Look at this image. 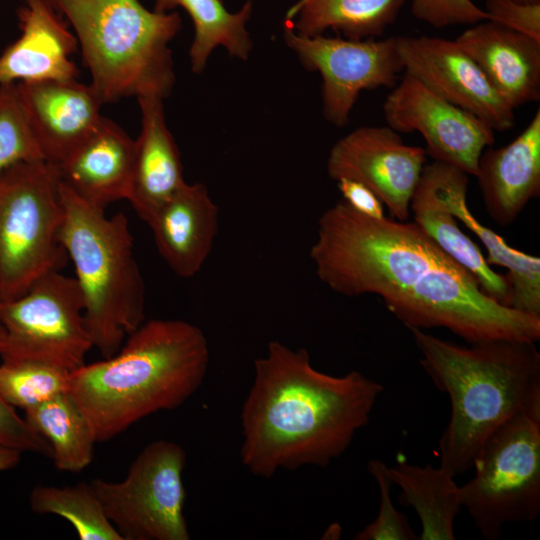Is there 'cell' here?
Instances as JSON below:
<instances>
[{"label": "cell", "instance_id": "6da1fadb", "mask_svg": "<svg viewBox=\"0 0 540 540\" xmlns=\"http://www.w3.org/2000/svg\"><path fill=\"white\" fill-rule=\"evenodd\" d=\"M309 254L332 291L377 295L409 329L445 328L469 344L540 339V317L486 296L414 221L372 218L341 200L320 216Z\"/></svg>", "mask_w": 540, "mask_h": 540}, {"label": "cell", "instance_id": "7a4b0ae2", "mask_svg": "<svg viewBox=\"0 0 540 540\" xmlns=\"http://www.w3.org/2000/svg\"><path fill=\"white\" fill-rule=\"evenodd\" d=\"M383 386L358 371L333 376L315 369L306 349L280 341L254 361L241 412V459L256 476L279 469L328 466L369 422Z\"/></svg>", "mask_w": 540, "mask_h": 540}, {"label": "cell", "instance_id": "3957f363", "mask_svg": "<svg viewBox=\"0 0 540 540\" xmlns=\"http://www.w3.org/2000/svg\"><path fill=\"white\" fill-rule=\"evenodd\" d=\"M420 364L451 402L439 439L440 467L462 475L486 441L519 414L540 417V354L536 343L496 339L462 346L410 329Z\"/></svg>", "mask_w": 540, "mask_h": 540}, {"label": "cell", "instance_id": "277c9868", "mask_svg": "<svg viewBox=\"0 0 540 540\" xmlns=\"http://www.w3.org/2000/svg\"><path fill=\"white\" fill-rule=\"evenodd\" d=\"M208 364V342L199 327L152 319L131 332L113 356L72 371L68 394L96 442H105L155 412L184 404L201 386Z\"/></svg>", "mask_w": 540, "mask_h": 540}, {"label": "cell", "instance_id": "5b68a950", "mask_svg": "<svg viewBox=\"0 0 540 540\" xmlns=\"http://www.w3.org/2000/svg\"><path fill=\"white\" fill-rule=\"evenodd\" d=\"M67 21L103 104L126 97H168L176 75L170 42L178 12L159 13L139 0H47Z\"/></svg>", "mask_w": 540, "mask_h": 540}, {"label": "cell", "instance_id": "8992f818", "mask_svg": "<svg viewBox=\"0 0 540 540\" xmlns=\"http://www.w3.org/2000/svg\"><path fill=\"white\" fill-rule=\"evenodd\" d=\"M63 204L60 241L75 269L84 321L103 358L113 356L145 318V284L134 257L128 219L107 216L59 179Z\"/></svg>", "mask_w": 540, "mask_h": 540}, {"label": "cell", "instance_id": "52a82bcc", "mask_svg": "<svg viewBox=\"0 0 540 540\" xmlns=\"http://www.w3.org/2000/svg\"><path fill=\"white\" fill-rule=\"evenodd\" d=\"M62 220L55 165L23 161L0 171V302L20 297L42 276L66 265Z\"/></svg>", "mask_w": 540, "mask_h": 540}, {"label": "cell", "instance_id": "ba28073f", "mask_svg": "<svg viewBox=\"0 0 540 540\" xmlns=\"http://www.w3.org/2000/svg\"><path fill=\"white\" fill-rule=\"evenodd\" d=\"M474 476L459 487L461 506L478 530L496 540L504 525L540 513V417L519 414L500 427L473 461Z\"/></svg>", "mask_w": 540, "mask_h": 540}, {"label": "cell", "instance_id": "9c48e42d", "mask_svg": "<svg viewBox=\"0 0 540 540\" xmlns=\"http://www.w3.org/2000/svg\"><path fill=\"white\" fill-rule=\"evenodd\" d=\"M0 322L2 361L30 360L72 372L93 348L78 283L61 270L42 276L20 297L0 302Z\"/></svg>", "mask_w": 540, "mask_h": 540}, {"label": "cell", "instance_id": "30bf717a", "mask_svg": "<svg viewBox=\"0 0 540 540\" xmlns=\"http://www.w3.org/2000/svg\"><path fill=\"white\" fill-rule=\"evenodd\" d=\"M186 452L169 440L148 444L122 481L90 480L123 540H189L184 516Z\"/></svg>", "mask_w": 540, "mask_h": 540}, {"label": "cell", "instance_id": "8fae6325", "mask_svg": "<svg viewBox=\"0 0 540 540\" xmlns=\"http://www.w3.org/2000/svg\"><path fill=\"white\" fill-rule=\"evenodd\" d=\"M286 45L309 71L322 77L323 115L337 127L349 122L363 90L393 88L404 70L397 38L382 40L305 36L283 24Z\"/></svg>", "mask_w": 540, "mask_h": 540}, {"label": "cell", "instance_id": "7c38bea8", "mask_svg": "<svg viewBox=\"0 0 540 540\" xmlns=\"http://www.w3.org/2000/svg\"><path fill=\"white\" fill-rule=\"evenodd\" d=\"M387 126L398 133L418 132L434 161L475 176L483 150L495 141L494 130L471 113L447 102L405 73L383 103Z\"/></svg>", "mask_w": 540, "mask_h": 540}, {"label": "cell", "instance_id": "4fadbf2b", "mask_svg": "<svg viewBox=\"0 0 540 540\" xmlns=\"http://www.w3.org/2000/svg\"><path fill=\"white\" fill-rule=\"evenodd\" d=\"M427 153L407 145L388 126H361L331 148L326 168L335 181L351 179L366 185L386 206L391 218L407 221L410 203Z\"/></svg>", "mask_w": 540, "mask_h": 540}, {"label": "cell", "instance_id": "5bb4252c", "mask_svg": "<svg viewBox=\"0 0 540 540\" xmlns=\"http://www.w3.org/2000/svg\"><path fill=\"white\" fill-rule=\"evenodd\" d=\"M396 38L405 73L447 102L471 113L495 132H504L514 126V109L456 41L432 36Z\"/></svg>", "mask_w": 540, "mask_h": 540}, {"label": "cell", "instance_id": "9a60e30c", "mask_svg": "<svg viewBox=\"0 0 540 540\" xmlns=\"http://www.w3.org/2000/svg\"><path fill=\"white\" fill-rule=\"evenodd\" d=\"M23 108L46 161L57 164L98 126L104 105L77 80L17 82Z\"/></svg>", "mask_w": 540, "mask_h": 540}, {"label": "cell", "instance_id": "2e32d148", "mask_svg": "<svg viewBox=\"0 0 540 540\" xmlns=\"http://www.w3.org/2000/svg\"><path fill=\"white\" fill-rule=\"evenodd\" d=\"M17 18L21 34L0 54V84L77 80L78 41L63 16L47 0H24Z\"/></svg>", "mask_w": 540, "mask_h": 540}, {"label": "cell", "instance_id": "e0dca14e", "mask_svg": "<svg viewBox=\"0 0 540 540\" xmlns=\"http://www.w3.org/2000/svg\"><path fill=\"white\" fill-rule=\"evenodd\" d=\"M134 147L135 140L103 117L87 138L55 164L59 179L81 199L102 209L127 200Z\"/></svg>", "mask_w": 540, "mask_h": 540}, {"label": "cell", "instance_id": "ac0fdd59", "mask_svg": "<svg viewBox=\"0 0 540 540\" xmlns=\"http://www.w3.org/2000/svg\"><path fill=\"white\" fill-rule=\"evenodd\" d=\"M455 41L513 109L540 99V41L489 20Z\"/></svg>", "mask_w": 540, "mask_h": 540}, {"label": "cell", "instance_id": "d6986e66", "mask_svg": "<svg viewBox=\"0 0 540 540\" xmlns=\"http://www.w3.org/2000/svg\"><path fill=\"white\" fill-rule=\"evenodd\" d=\"M475 177L486 212L500 226L512 224L540 194V110L509 144L485 148Z\"/></svg>", "mask_w": 540, "mask_h": 540}, {"label": "cell", "instance_id": "ffe728a7", "mask_svg": "<svg viewBox=\"0 0 540 540\" xmlns=\"http://www.w3.org/2000/svg\"><path fill=\"white\" fill-rule=\"evenodd\" d=\"M219 210L207 187L185 183L147 222L157 250L181 278L195 276L218 233Z\"/></svg>", "mask_w": 540, "mask_h": 540}, {"label": "cell", "instance_id": "44dd1931", "mask_svg": "<svg viewBox=\"0 0 540 540\" xmlns=\"http://www.w3.org/2000/svg\"><path fill=\"white\" fill-rule=\"evenodd\" d=\"M137 101L141 129L135 139L127 200L147 223L186 181L178 147L166 122L164 99L146 96Z\"/></svg>", "mask_w": 540, "mask_h": 540}, {"label": "cell", "instance_id": "7402d4cb", "mask_svg": "<svg viewBox=\"0 0 540 540\" xmlns=\"http://www.w3.org/2000/svg\"><path fill=\"white\" fill-rule=\"evenodd\" d=\"M450 212L482 242L487 263L507 270L511 287L510 308L540 317V259L509 246L499 234L483 225L467 205L468 174L440 161L427 163Z\"/></svg>", "mask_w": 540, "mask_h": 540}, {"label": "cell", "instance_id": "603a6c76", "mask_svg": "<svg viewBox=\"0 0 540 540\" xmlns=\"http://www.w3.org/2000/svg\"><path fill=\"white\" fill-rule=\"evenodd\" d=\"M410 211L414 222L449 257L475 277L486 296L510 308L511 287L506 275L495 272L478 246L459 228L458 220L441 197L427 163L412 195Z\"/></svg>", "mask_w": 540, "mask_h": 540}, {"label": "cell", "instance_id": "cb8c5ba5", "mask_svg": "<svg viewBox=\"0 0 540 540\" xmlns=\"http://www.w3.org/2000/svg\"><path fill=\"white\" fill-rule=\"evenodd\" d=\"M393 484L400 487L398 501L412 507L421 522L420 540L455 539L454 521L462 506L454 476L440 466H418L399 461L388 466Z\"/></svg>", "mask_w": 540, "mask_h": 540}, {"label": "cell", "instance_id": "d4e9b609", "mask_svg": "<svg viewBox=\"0 0 540 540\" xmlns=\"http://www.w3.org/2000/svg\"><path fill=\"white\" fill-rule=\"evenodd\" d=\"M404 0H298L286 12L284 24L305 36L326 30L345 38L381 36L397 18Z\"/></svg>", "mask_w": 540, "mask_h": 540}, {"label": "cell", "instance_id": "484cf974", "mask_svg": "<svg viewBox=\"0 0 540 540\" xmlns=\"http://www.w3.org/2000/svg\"><path fill=\"white\" fill-rule=\"evenodd\" d=\"M180 7L191 18L194 38L189 49L191 69L201 73L211 53L222 46L232 57L247 60L253 43L247 23L253 12L250 1L236 12H230L222 0H155L154 11L171 12Z\"/></svg>", "mask_w": 540, "mask_h": 540}, {"label": "cell", "instance_id": "4316f807", "mask_svg": "<svg viewBox=\"0 0 540 540\" xmlns=\"http://www.w3.org/2000/svg\"><path fill=\"white\" fill-rule=\"evenodd\" d=\"M23 418L48 442L59 471L78 473L90 465L97 442L88 420L68 392L25 410Z\"/></svg>", "mask_w": 540, "mask_h": 540}, {"label": "cell", "instance_id": "83f0119b", "mask_svg": "<svg viewBox=\"0 0 540 540\" xmlns=\"http://www.w3.org/2000/svg\"><path fill=\"white\" fill-rule=\"evenodd\" d=\"M37 514H54L75 529L80 540H123L107 518L91 482L69 486L38 485L29 496Z\"/></svg>", "mask_w": 540, "mask_h": 540}, {"label": "cell", "instance_id": "f1b7e54d", "mask_svg": "<svg viewBox=\"0 0 540 540\" xmlns=\"http://www.w3.org/2000/svg\"><path fill=\"white\" fill-rule=\"evenodd\" d=\"M69 371L30 360H6L0 364V395L23 411L67 393Z\"/></svg>", "mask_w": 540, "mask_h": 540}, {"label": "cell", "instance_id": "f546056e", "mask_svg": "<svg viewBox=\"0 0 540 540\" xmlns=\"http://www.w3.org/2000/svg\"><path fill=\"white\" fill-rule=\"evenodd\" d=\"M34 160L45 158L20 100L17 83L0 84V171Z\"/></svg>", "mask_w": 540, "mask_h": 540}, {"label": "cell", "instance_id": "4dcf8cb0", "mask_svg": "<svg viewBox=\"0 0 540 540\" xmlns=\"http://www.w3.org/2000/svg\"><path fill=\"white\" fill-rule=\"evenodd\" d=\"M380 491V507L377 517L355 535L356 540H415L418 539L405 515L400 513L391 500V479L388 466L372 459L367 464Z\"/></svg>", "mask_w": 540, "mask_h": 540}, {"label": "cell", "instance_id": "1f68e13d", "mask_svg": "<svg viewBox=\"0 0 540 540\" xmlns=\"http://www.w3.org/2000/svg\"><path fill=\"white\" fill-rule=\"evenodd\" d=\"M411 11L416 19L438 29L488 20L472 0H412Z\"/></svg>", "mask_w": 540, "mask_h": 540}, {"label": "cell", "instance_id": "d6a6232c", "mask_svg": "<svg viewBox=\"0 0 540 540\" xmlns=\"http://www.w3.org/2000/svg\"><path fill=\"white\" fill-rule=\"evenodd\" d=\"M488 20L540 41V3L485 0Z\"/></svg>", "mask_w": 540, "mask_h": 540}, {"label": "cell", "instance_id": "836d02e7", "mask_svg": "<svg viewBox=\"0 0 540 540\" xmlns=\"http://www.w3.org/2000/svg\"><path fill=\"white\" fill-rule=\"evenodd\" d=\"M0 444L23 452L51 457L48 442L31 429L0 395Z\"/></svg>", "mask_w": 540, "mask_h": 540}, {"label": "cell", "instance_id": "e575fe53", "mask_svg": "<svg viewBox=\"0 0 540 540\" xmlns=\"http://www.w3.org/2000/svg\"><path fill=\"white\" fill-rule=\"evenodd\" d=\"M337 187L342 200L351 208L366 216L381 219L385 217L383 204L366 185L351 179H339Z\"/></svg>", "mask_w": 540, "mask_h": 540}, {"label": "cell", "instance_id": "d590c367", "mask_svg": "<svg viewBox=\"0 0 540 540\" xmlns=\"http://www.w3.org/2000/svg\"><path fill=\"white\" fill-rule=\"evenodd\" d=\"M22 452L0 444V472L16 467L21 460Z\"/></svg>", "mask_w": 540, "mask_h": 540}, {"label": "cell", "instance_id": "8d00e7d4", "mask_svg": "<svg viewBox=\"0 0 540 540\" xmlns=\"http://www.w3.org/2000/svg\"><path fill=\"white\" fill-rule=\"evenodd\" d=\"M521 3H540V0H515Z\"/></svg>", "mask_w": 540, "mask_h": 540}, {"label": "cell", "instance_id": "74e56055", "mask_svg": "<svg viewBox=\"0 0 540 540\" xmlns=\"http://www.w3.org/2000/svg\"><path fill=\"white\" fill-rule=\"evenodd\" d=\"M3 334H4V329H3V326H2V324L0 322V339L2 338Z\"/></svg>", "mask_w": 540, "mask_h": 540}]
</instances>
